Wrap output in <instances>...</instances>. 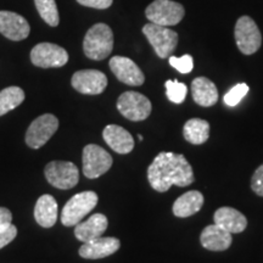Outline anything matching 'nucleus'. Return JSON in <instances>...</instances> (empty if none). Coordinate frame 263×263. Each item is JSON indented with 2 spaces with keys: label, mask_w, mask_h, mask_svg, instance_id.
<instances>
[{
  "label": "nucleus",
  "mask_w": 263,
  "mask_h": 263,
  "mask_svg": "<svg viewBox=\"0 0 263 263\" xmlns=\"http://www.w3.org/2000/svg\"><path fill=\"white\" fill-rule=\"evenodd\" d=\"M151 188L164 193L172 185L188 186L195 177L192 166L182 154L160 153L147 168Z\"/></svg>",
  "instance_id": "f257e3e1"
},
{
  "label": "nucleus",
  "mask_w": 263,
  "mask_h": 263,
  "mask_svg": "<svg viewBox=\"0 0 263 263\" xmlns=\"http://www.w3.org/2000/svg\"><path fill=\"white\" fill-rule=\"evenodd\" d=\"M114 49L112 29L105 24H97L87 32L83 42L85 57L91 60H104Z\"/></svg>",
  "instance_id": "f03ea898"
},
{
  "label": "nucleus",
  "mask_w": 263,
  "mask_h": 263,
  "mask_svg": "<svg viewBox=\"0 0 263 263\" xmlns=\"http://www.w3.org/2000/svg\"><path fill=\"white\" fill-rule=\"evenodd\" d=\"M99 197L94 192H82L72 196L61 212V223L65 227H74L98 205Z\"/></svg>",
  "instance_id": "7ed1b4c3"
},
{
  "label": "nucleus",
  "mask_w": 263,
  "mask_h": 263,
  "mask_svg": "<svg viewBox=\"0 0 263 263\" xmlns=\"http://www.w3.org/2000/svg\"><path fill=\"white\" fill-rule=\"evenodd\" d=\"M185 14L184 6L172 0H155L145 10L146 18L153 24L170 27L182 21Z\"/></svg>",
  "instance_id": "20e7f679"
},
{
  "label": "nucleus",
  "mask_w": 263,
  "mask_h": 263,
  "mask_svg": "<svg viewBox=\"0 0 263 263\" xmlns=\"http://www.w3.org/2000/svg\"><path fill=\"white\" fill-rule=\"evenodd\" d=\"M143 33L150 44L153 45L154 50L159 58H170L172 52L176 50L177 44H178V34L168 27L150 22L144 26Z\"/></svg>",
  "instance_id": "39448f33"
},
{
  "label": "nucleus",
  "mask_w": 263,
  "mask_h": 263,
  "mask_svg": "<svg viewBox=\"0 0 263 263\" xmlns=\"http://www.w3.org/2000/svg\"><path fill=\"white\" fill-rule=\"evenodd\" d=\"M235 42L244 55H252L261 48L262 35L258 26L250 16H241L234 29Z\"/></svg>",
  "instance_id": "423d86ee"
},
{
  "label": "nucleus",
  "mask_w": 263,
  "mask_h": 263,
  "mask_svg": "<svg viewBox=\"0 0 263 263\" xmlns=\"http://www.w3.org/2000/svg\"><path fill=\"white\" fill-rule=\"evenodd\" d=\"M45 178L58 189H72L80 182V172L74 163L68 161H51L45 166Z\"/></svg>",
  "instance_id": "0eeeda50"
},
{
  "label": "nucleus",
  "mask_w": 263,
  "mask_h": 263,
  "mask_svg": "<svg viewBox=\"0 0 263 263\" xmlns=\"http://www.w3.org/2000/svg\"><path fill=\"white\" fill-rule=\"evenodd\" d=\"M117 110L127 120L138 122V121L146 120L150 116L153 106L145 95L138 91H126L118 98Z\"/></svg>",
  "instance_id": "6e6552de"
},
{
  "label": "nucleus",
  "mask_w": 263,
  "mask_h": 263,
  "mask_svg": "<svg viewBox=\"0 0 263 263\" xmlns=\"http://www.w3.org/2000/svg\"><path fill=\"white\" fill-rule=\"evenodd\" d=\"M83 174L87 178H99L112 166V156L101 146L89 144L83 149Z\"/></svg>",
  "instance_id": "1a4fd4ad"
},
{
  "label": "nucleus",
  "mask_w": 263,
  "mask_h": 263,
  "mask_svg": "<svg viewBox=\"0 0 263 263\" xmlns=\"http://www.w3.org/2000/svg\"><path fill=\"white\" fill-rule=\"evenodd\" d=\"M58 128L59 120L54 115H42L33 121L26 132V144L32 149H39L54 136Z\"/></svg>",
  "instance_id": "9d476101"
},
{
  "label": "nucleus",
  "mask_w": 263,
  "mask_h": 263,
  "mask_svg": "<svg viewBox=\"0 0 263 263\" xmlns=\"http://www.w3.org/2000/svg\"><path fill=\"white\" fill-rule=\"evenodd\" d=\"M31 61L33 65L42 68L62 67L67 64L68 54L64 48L57 44L41 43L32 49Z\"/></svg>",
  "instance_id": "9b49d317"
},
{
  "label": "nucleus",
  "mask_w": 263,
  "mask_h": 263,
  "mask_svg": "<svg viewBox=\"0 0 263 263\" xmlns=\"http://www.w3.org/2000/svg\"><path fill=\"white\" fill-rule=\"evenodd\" d=\"M72 87L82 94L98 95L107 87V77L98 70H82L72 76Z\"/></svg>",
  "instance_id": "f8f14e48"
},
{
  "label": "nucleus",
  "mask_w": 263,
  "mask_h": 263,
  "mask_svg": "<svg viewBox=\"0 0 263 263\" xmlns=\"http://www.w3.org/2000/svg\"><path fill=\"white\" fill-rule=\"evenodd\" d=\"M110 68L118 81L132 87H139L145 81V76L137 64L124 57H114L110 60Z\"/></svg>",
  "instance_id": "ddd939ff"
},
{
  "label": "nucleus",
  "mask_w": 263,
  "mask_h": 263,
  "mask_svg": "<svg viewBox=\"0 0 263 263\" xmlns=\"http://www.w3.org/2000/svg\"><path fill=\"white\" fill-rule=\"evenodd\" d=\"M31 27L27 20L12 11H0V33L10 41H24L29 35Z\"/></svg>",
  "instance_id": "4468645a"
},
{
  "label": "nucleus",
  "mask_w": 263,
  "mask_h": 263,
  "mask_svg": "<svg viewBox=\"0 0 263 263\" xmlns=\"http://www.w3.org/2000/svg\"><path fill=\"white\" fill-rule=\"evenodd\" d=\"M121 242L116 238H98L84 242L80 249V256L87 259L105 258L118 251Z\"/></svg>",
  "instance_id": "2eb2a0df"
},
{
  "label": "nucleus",
  "mask_w": 263,
  "mask_h": 263,
  "mask_svg": "<svg viewBox=\"0 0 263 263\" xmlns=\"http://www.w3.org/2000/svg\"><path fill=\"white\" fill-rule=\"evenodd\" d=\"M103 137L105 143L117 154L126 155L134 149V139L132 134L117 124H108L105 127Z\"/></svg>",
  "instance_id": "dca6fc26"
},
{
  "label": "nucleus",
  "mask_w": 263,
  "mask_h": 263,
  "mask_svg": "<svg viewBox=\"0 0 263 263\" xmlns=\"http://www.w3.org/2000/svg\"><path fill=\"white\" fill-rule=\"evenodd\" d=\"M107 226V217L103 213H95L87 221L80 222L77 226H74V235L82 242L91 241V240L100 238L106 232Z\"/></svg>",
  "instance_id": "f3484780"
},
{
  "label": "nucleus",
  "mask_w": 263,
  "mask_h": 263,
  "mask_svg": "<svg viewBox=\"0 0 263 263\" xmlns=\"http://www.w3.org/2000/svg\"><path fill=\"white\" fill-rule=\"evenodd\" d=\"M213 221H215V224L226 229L230 234H238V233L244 232L248 227L246 217L238 210L228 206L217 210L213 216Z\"/></svg>",
  "instance_id": "a211bd4d"
},
{
  "label": "nucleus",
  "mask_w": 263,
  "mask_h": 263,
  "mask_svg": "<svg viewBox=\"0 0 263 263\" xmlns=\"http://www.w3.org/2000/svg\"><path fill=\"white\" fill-rule=\"evenodd\" d=\"M200 241L203 248L210 251H226L232 245L233 238L229 232L217 224L205 227L200 235Z\"/></svg>",
  "instance_id": "6ab92c4d"
},
{
  "label": "nucleus",
  "mask_w": 263,
  "mask_h": 263,
  "mask_svg": "<svg viewBox=\"0 0 263 263\" xmlns=\"http://www.w3.org/2000/svg\"><path fill=\"white\" fill-rule=\"evenodd\" d=\"M194 101L203 107L213 106L218 101V90L212 81L206 77H197L192 83Z\"/></svg>",
  "instance_id": "aec40b11"
},
{
  "label": "nucleus",
  "mask_w": 263,
  "mask_h": 263,
  "mask_svg": "<svg viewBox=\"0 0 263 263\" xmlns=\"http://www.w3.org/2000/svg\"><path fill=\"white\" fill-rule=\"evenodd\" d=\"M58 202L51 195H42L34 207V218L43 228H51L58 221Z\"/></svg>",
  "instance_id": "412c9836"
},
{
  "label": "nucleus",
  "mask_w": 263,
  "mask_h": 263,
  "mask_svg": "<svg viewBox=\"0 0 263 263\" xmlns=\"http://www.w3.org/2000/svg\"><path fill=\"white\" fill-rule=\"evenodd\" d=\"M203 195L197 190H190L180 195L173 203L172 211L174 216L179 218H185L195 215L202 209Z\"/></svg>",
  "instance_id": "4be33fe9"
},
{
  "label": "nucleus",
  "mask_w": 263,
  "mask_h": 263,
  "mask_svg": "<svg viewBox=\"0 0 263 263\" xmlns=\"http://www.w3.org/2000/svg\"><path fill=\"white\" fill-rule=\"evenodd\" d=\"M183 136L190 144L201 145L210 137V123L201 118H192L184 124Z\"/></svg>",
  "instance_id": "5701e85b"
},
{
  "label": "nucleus",
  "mask_w": 263,
  "mask_h": 263,
  "mask_svg": "<svg viewBox=\"0 0 263 263\" xmlns=\"http://www.w3.org/2000/svg\"><path fill=\"white\" fill-rule=\"evenodd\" d=\"M25 91L18 87H9L0 91V116L8 114L22 104Z\"/></svg>",
  "instance_id": "b1692460"
},
{
  "label": "nucleus",
  "mask_w": 263,
  "mask_h": 263,
  "mask_svg": "<svg viewBox=\"0 0 263 263\" xmlns=\"http://www.w3.org/2000/svg\"><path fill=\"white\" fill-rule=\"evenodd\" d=\"M41 17L51 27H57L60 24V16L55 0H34Z\"/></svg>",
  "instance_id": "393cba45"
},
{
  "label": "nucleus",
  "mask_w": 263,
  "mask_h": 263,
  "mask_svg": "<svg viewBox=\"0 0 263 263\" xmlns=\"http://www.w3.org/2000/svg\"><path fill=\"white\" fill-rule=\"evenodd\" d=\"M166 94L170 101L174 104H182L185 100L188 94V88L184 83L178 81H167L166 82Z\"/></svg>",
  "instance_id": "a878e982"
},
{
  "label": "nucleus",
  "mask_w": 263,
  "mask_h": 263,
  "mask_svg": "<svg viewBox=\"0 0 263 263\" xmlns=\"http://www.w3.org/2000/svg\"><path fill=\"white\" fill-rule=\"evenodd\" d=\"M248 93H249V85L246 83H239L236 84L235 87H233L232 89L224 95L223 101H224L227 106L234 107L242 100V98H244Z\"/></svg>",
  "instance_id": "bb28decb"
},
{
  "label": "nucleus",
  "mask_w": 263,
  "mask_h": 263,
  "mask_svg": "<svg viewBox=\"0 0 263 263\" xmlns=\"http://www.w3.org/2000/svg\"><path fill=\"white\" fill-rule=\"evenodd\" d=\"M170 65L172 66L173 68H176L177 71L180 72V73L186 74L190 73L193 71L194 67V61L193 58L190 55H183L180 58L176 57H170Z\"/></svg>",
  "instance_id": "cd10ccee"
},
{
  "label": "nucleus",
  "mask_w": 263,
  "mask_h": 263,
  "mask_svg": "<svg viewBox=\"0 0 263 263\" xmlns=\"http://www.w3.org/2000/svg\"><path fill=\"white\" fill-rule=\"evenodd\" d=\"M251 189L254 193L257 194L258 196L263 197V164L256 170L251 178Z\"/></svg>",
  "instance_id": "c85d7f7f"
},
{
  "label": "nucleus",
  "mask_w": 263,
  "mask_h": 263,
  "mask_svg": "<svg viewBox=\"0 0 263 263\" xmlns=\"http://www.w3.org/2000/svg\"><path fill=\"white\" fill-rule=\"evenodd\" d=\"M16 235H17V228L14 224H10L8 229L2 230L0 232V249L9 245L16 238Z\"/></svg>",
  "instance_id": "c756f323"
},
{
  "label": "nucleus",
  "mask_w": 263,
  "mask_h": 263,
  "mask_svg": "<svg viewBox=\"0 0 263 263\" xmlns=\"http://www.w3.org/2000/svg\"><path fill=\"white\" fill-rule=\"evenodd\" d=\"M81 5L87 6V8H93V9H99L104 10L110 8L112 5L114 0H77Z\"/></svg>",
  "instance_id": "7c9ffc66"
},
{
  "label": "nucleus",
  "mask_w": 263,
  "mask_h": 263,
  "mask_svg": "<svg viewBox=\"0 0 263 263\" xmlns=\"http://www.w3.org/2000/svg\"><path fill=\"white\" fill-rule=\"evenodd\" d=\"M12 221V213L5 207H0V232L8 229Z\"/></svg>",
  "instance_id": "2f4dec72"
},
{
  "label": "nucleus",
  "mask_w": 263,
  "mask_h": 263,
  "mask_svg": "<svg viewBox=\"0 0 263 263\" xmlns=\"http://www.w3.org/2000/svg\"><path fill=\"white\" fill-rule=\"evenodd\" d=\"M138 138H139V140H140V141L143 140V136H141V134H139V136H138Z\"/></svg>",
  "instance_id": "473e14b6"
}]
</instances>
